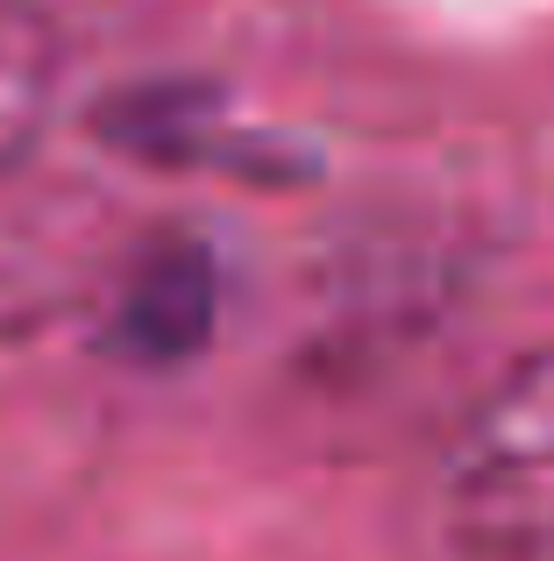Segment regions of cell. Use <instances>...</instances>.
Listing matches in <instances>:
<instances>
[{"mask_svg":"<svg viewBox=\"0 0 554 561\" xmlns=\"http://www.w3.org/2000/svg\"><path fill=\"white\" fill-rule=\"evenodd\" d=\"M448 512L462 548L554 534V348H533L484 391L448 448Z\"/></svg>","mask_w":554,"mask_h":561,"instance_id":"6da1fadb","label":"cell"},{"mask_svg":"<svg viewBox=\"0 0 554 561\" xmlns=\"http://www.w3.org/2000/svg\"><path fill=\"white\" fill-rule=\"evenodd\" d=\"M213 263L193 242H157L150 256L128 271L122 306H114V348L128 363H185L213 328Z\"/></svg>","mask_w":554,"mask_h":561,"instance_id":"7a4b0ae2","label":"cell"},{"mask_svg":"<svg viewBox=\"0 0 554 561\" xmlns=\"http://www.w3.org/2000/svg\"><path fill=\"white\" fill-rule=\"evenodd\" d=\"M57 93V36L28 0H0V171L22 164L50 122Z\"/></svg>","mask_w":554,"mask_h":561,"instance_id":"3957f363","label":"cell"},{"mask_svg":"<svg viewBox=\"0 0 554 561\" xmlns=\"http://www.w3.org/2000/svg\"><path fill=\"white\" fill-rule=\"evenodd\" d=\"M462 561H554V534H541V540H476V548H462Z\"/></svg>","mask_w":554,"mask_h":561,"instance_id":"277c9868","label":"cell"}]
</instances>
